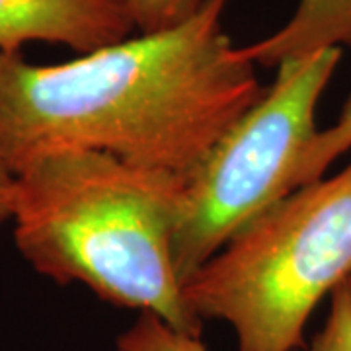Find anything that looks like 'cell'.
<instances>
[{
	"label": "cell",
	"mask_w": 351,
	"mask_h": 351,
	"mask_svg": "<svg viewBox=\"0 0 351 351\" xmlns=\"http://www.w3.org/2000/svg\"><path fill=\"white\" fill-rule=\"evenodd\" d=\"M351 277V162L277 201L184 285L201 320L234 328L239 351H297L320 301Z\"/></svg>",
	"instance_id": "cell-3"
},
{
	"label": "cell",
	"mask_w": 351,
	"mask_h": 351,
	"mask_svg": "<svg viewBox=\"0 0 351 351\" xmlns=\"http://www.w3.org/2000/svg\"><path fill=\"white\" fill-rule=\"evenodd\" d=\"M339 61L341 49H324L276 66L274 84L186 180L174 234L184 285L244 226L295 191V172L318 133V101Z\"/></svg>",
	"instance_id": "cell-4"
},
{
	"label": "cell",
	"mask_w": 351,
	"mask_h": 351,
	"mask_svg": "<svg viewBox=\"0 0 351 351\" xmlns=\"http://www.w3.org/2000/svg\"><path fill=\"white\" fill-rule=\"evenodd\" d=\"M232 2L203 0L182 24L66 63L0 53V156L16 174L39 154L92 149L188 180L265 90L226 34Z\"/></svg>",
	"instance_id": "cell-1"
},
{
	"label": "cell",
	"mask_w": 351,
	"mask_h": 351,
	"mask_svg": "<svg viewBox=\"0 0 351 351\" xmlns=\"http://www.w3.org/2000/svg\"><path fill=\"white\" fill-rule=\"evenodd\" d=\"M306 351H351V277L332 291L326 322Z\"/></svg>",
	"instance_id": "cell-9"
},
{
	"label": "cell",
	"mask_w": 351,
	"mask_h": 351,
	"mask_svg": "<svg viewBox=\"0 0 351 351\" xmlns=\"http://www.w3.org/2000/svg\"><path fill=\"white\" fill-rule=\"evenodd\" d=\"M125 0H0V53L43 41L90 53L129 38Z\"/></svg>",
	"instance_id": "cell-5"
},
{
	"label": "cell",
	"mask_w": 351,
	"mask_h": 351,
	"mask_svg": "<svg viewBox=\"0 0 351 351\" xmlns=\"http://www.w3.org/2000/svg\"><path fill=\"white\" fill-rule=\"evenodd\" d=\"M351 47V0H299L293 16L267 38L242 45L254 64L279 66L324 49Z\"/></svg>",
	"instance_id": "cell-6"
},
{
	"label": "cell",
	"mask_w": 351,
	"mask_h": 351,
	"mask_svg": "<svg viewBox=\"0 0 351 351\" xmlns=\"http://www.w3.org/2000/svg\"><path fill=\"white\" fill-rule=\"evenodd\" d=\"M14 189H16V174L0 156V226L12 219Z\"/></svg>",
	"instance_id": "cell-11"
},
{
	"label": "cell",
	"mask_w": 351,
	"mask_h": 351,
	"mask_svg": "<svg viewBox=\"0 0 351 351\" xmlns=\"http://www.w3.org/2000/svg\"><path fill=\"white\" fill-rule=\"evenodd\" d=\"M115 351H207V348L201 338L176 330L156 314L141 313L135 324L117 338Z\"/></svg>",
	"instance_id": "cell-8"
},
{
	"label": "cell",
	"mask_w": 351,
	"mask_h": 351,
	"mask_svg": "<svg viewBox=\"0 0 351 351\" xmlns=\"http://www.w3.org/2000/svg\"><path fill=\"white\" fill-rule=\"evenodd\" d=\"M186 178L110 152L57 149L16 172L14 240L32 267L59 285L82 283L101 301L152 313L197 336L174 263Z\"/></svg>",
	"instance_id": "cell-2"
},
{
	"label": "cell",
	"mask_w": 351,
	"mask_h": 351,
	"mask_svg": "<svg viewBox=\"0 0 351 351\" xmlns=\"http://www.w3.org/2000/svg\"><path fill=\"white\" fill-rule=\"evenodd\" d=\"M203 0H125L141 34L174 27L197 12Z\"/></svg>",
	"instance_id": "cell-10"
},
{
	"label": "cell",
	"mask_w": 351,
	"mask_h": 351,
	"mask_svg": "<svg viewBox=\"0 0 351 351\" xmlns=\"http://www.w3.org/2000/svg\"><path fill=\"white\" fill-rule=\"evenodd\" d=\"M351 149V96L343 104L336 123L318 133L311 141L308 149L301 158V164L295 172V189L320 180L332 164L341 154Z\"/></svg>",
	"instance_id": "cell-7"
}]
</instances>
